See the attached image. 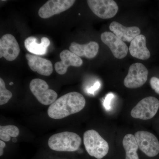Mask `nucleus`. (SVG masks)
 Segmentation results:
<instances>
[{
    "instance_id": "nucleus-1",
    "label": "nucleus",
    "mask_w": 159,
    "mask_h": 159,
    "mask_svg": "<svg viewBox=\"0 0 159 159\" xmlns=\"http://www.w3.org/2000/svg\"><path fill=\"white\" fill-rule=\"evenodd\" d=\"M85 104V99L82 94L70 92L59 97L49 106L48 115L52 119H64L80 111Z\"/></svg>"
},
{
    "instance_id": "nucleus-2",
    "label": "nucleus",
    "mask_w": 159,
    "mask_h": 159,
    "mask_svg": "<svg viewBox=\"0 0 159 159\" xmlns=\"http://www.w3.org/2000/svg\"><path fill=\"white\" fill-rule=\"evenodd\" d=\"M81 144V138L77 134L68 131L54 134L48 142L51 149L58 152L76 151Z\"/></svg>"
},
{
    "instance_id": "nucleus-3",
    "label": "nucleus",
    "mask_w": 159,
    "mask_h": 159,
    "mask_svg": "<svg viewBox=\"0 0 159 159\" xmlns=\"http://www.w3.org/2000/svg\"><path fill=\"white\" fill-rule=\"evenodd\" d=\"M83 141L86 150L91 156L101 159L108 153V143L97 131H86L84 134Z\"/></svg>"
},
{
    "instance_id": "nucleus-4",
    "label": "nucleus",
    "mask_w": 159,
    "mask_h": 159,
    "mask_svg": "<svg viewBox=\"0 0 159 159\" xmlns=\"http://www.w3.org/2000/svg\"><path fill=\"white\" fill-rule=\"evenodd\" d=\"M29 88L38 101L43 105H51L57 100V93L49 89L48 84L42 79L32 80L30 82Z\"/></svg>"
},
{
    "instance_id": "nucleus-5",
    "label": "nucleus",
    "mask_w": 159,
    "mask_h": 159,
    "mask_svg": "<svg viewBox=\"0 0 159 159\" xmlns=\"http://www.w3.org/2000/svg\"><path fill=\"white\" fill-rule=\"evenodd\" d=\"M159 108V100L153 97H145L132 110L131 116L135 119L148 120L153 118Z\"/></svg>"
},
{
    "instance_id": "nucleus-6",
    "label": "nucleus",
    "mask_w": 159,
    "mask_h": 159,
    "mask_svg": "<svg viewBox=\"0 0 159 159\" xmlns=\"http://www.w3.org/2000/svg\"><path fill=\"white\" fill-rule=\"evenodd\" d=\"M148 70L141 63L131 65L128 74L124 80V85L127 88L135 89L144 85L148 79Z\"/></svg>"
},
{
    "instance_id": "nucleus-7",
    "label": "nucleus",
    "mask_w": 159,
    "mask_h": 159,
    "mask_svg": "<svg viewBox=\"0 0 159 159\" xmlns=\"http://www.w3.org/2000/svg\"><path fill=\"white\" fill-rule=\"evenodd\" d=\"M139 147L147 156L154 157L159 153V142L157 137L145 131H139L135 134Z\"/></svg>"
},
{
    "instance_id": "nucleus-8",
    "label": "nucleus",
    "mask_w": 159,
    "mask_h": 159,
    "mask_svg": "<svg viewBox=\"0 0 159 159\" xmlns=\"http://www.w3.org/2000/svg\"><path fill=\"white\" fill-rule=\"evenodd\" d=\"M87 2L94 14L103 19L113 17L119 9L117 3L113 0H88Z\"/></svg>"
},
{
    "instance_id": "nucleus-9",
    "label": "nucleus",
    "mask_w": 159,
    "mask_h": 159,
    "mask_svg": "<svg viewBox=\"0 0 159 159\" xmlns=\"http://www.w3.org/2000/svg\"><path fill=\"white\" fill-rule=\"evenodd\" d=\"M75 2L74 0H50L40 8L39 15L42 18H49L68 10Z\"/></svg>"
},
{
    "instance_id": "nucleus-10",
    "label": "nucleus",
    "mask_w": 159,
    "mask_h": 159,
    "mask_svg": "<svg viewBox=\"0 0 159 159\" xmlns=\"http://www.w3.org/2000/svg\"><path fill=\"white\" fill-rule=\"evenodd\" d=\"M101 39L102 42L108 46L116 58L122 59L127 55L128 47L112 32H103L101 34Z\"/></svg>"
},
{
    "instance_id": "nucleus-11",
    "label": "nucleus",
    "mask_w": 159,
    "mask_h": 159,
    "mask_svg": "<svg viewBox=\"0 0 159 159\" xmlns=\"http://www.w3.org/2000/svg\"><path fill=\"white\" fill-rule=\"evenodd\" d=\"M18 43L12 34H7L0 39V58L4 57L8 61H13L20 54Z\"/></svg>"
},
{
    "instance_id": "nucleus-12",
    "label": "nucleus",
    "mask_w": 159,
    "mask_h": 159,
    "mask_svg": "<svg viewBox=\"0 0 159 159\" xmlns=\"http://www.w3.org/2000/svg\"><path fill=\"white\" fill-rule=\"evenodd\" d=\"M59 55L61 61L55 63L54 68L60 75L65 74L68 68L70 66L80 67L83 64V61L80 57L69 50H63Z\"/></svg>"
},
{
    "instance_id": "nucleus-13",
    "label": "nucleus",
    "mask_w": 159,
    "mask_h": 159,
    "mask_svg": "<svg viewBox=\"0 0 159 159\" xmlns=\"http://www.w3.org/2000/svg\"><path fill=\"white\" fill-rule=\"evenodd\" d=\"M25 56L31 70L45 76H50L53 73V65L49 60L29 54H26Z\"/></svg>"
},
{
    "instance_id": "nucleus-14",
    "label": "nucleus",
    "mask_w": 159,
    "mask_h": 159,
    "mask_svg": "<svg viewBox=\"0 0 159 159\" xmlns=\"http://www.w3.org/2000/svg\"><path fill=\"white\" fill-rule=\"evenodd\" d=\"M109 29L113 33L123 42H131L141 33V30L139 27H125L116 21L111 23Z\"/></svg>"
},
{
    "instance_id": "nucleus-15",
    "label": "nucleus",
    "mask_w": 159,
    "mask_h": 159,
    "mask_svg": "<svg viewBox=\"0 0 159 159\" xmlns=\"http://www.w3.org/2000/svg\"><path fill=\"white\" fill-rule=\"evenodd\" d=\"M146 41L145 35L140 34L131 42L129 49L133 57L142 60L150 57V51L146 47Z\"/></svg>"
},
{
    "instance_id": "nucleus-16",
    "label": "nucleus",
    "mask_w": 159,
    "mask_h": 159,
    "mask_svg": "<svg viewBox=\"0 0 159 159\" xmlns=\"http://www.w3.org/2000/svg\"><path fill=\"white\" fill-rule=\"evenodd\" d=\"M70 51L79 57H85L88 58H94L97 56L99 51V44L96 42L91 41L86 44H80L72 42L70 48Z\"/></svg>"
},
{
    "instance_id": "nucleus-17",
    "label": "nucleus",
    "mask_w": 159,
    "mask_h": 159,
    "mask_svg": "<svg viewBox=\"0 0 159 159\" xmlns=\"http://www.w3.org/2000/svg\"><path fill=\"white\" fill-rule=\"evenodd\" d=\"M50 43V40L45 37L41 39L40 43H38L37 39L33 36L27 38L25 41L26 49L30 53L36 55L45 54Z\"/></svg>"
},
{
    "instance_id": "nucleus-18",
    "label": "nucleus",
    "mask_w": 159,
    "mask_h": 159,
    "mask_svg": "<svg viewBox=\"0 0 159 159\" xmlns=\"http://www.w3.org/2000/svg\"><path fill=\"white\" fill-rule=\"evenodd\" d=\"M122 144L125 151V159H139L137 154L139 145L134 136L126 134L123 138Z\"/></svg>"
},
{
    "instance_id": "nucleus-19",
    "label": "nucleus",
    "mask_w": 159,
    "mask_h": 159,
    "mask_svg": "<svg viewBox=\"0 0 159 159\" xmlns=\"http://www.w3.org/2000/svg\"><path fill=\"white\" fill-rule=\"evenodd\" d=\"M19 134V129L15 125L0 126V139L2 141L9 142L10 141L11 137L16 138Z\"/></svg>"
},
{
    "instance_id": "nucleus-20",
    "label": "nucleus",
    "mask_w": 159,
    "mask_h": 159,
    "mask_svg": "<svg viewBox=\"0 0 159 159\" xmlns=\"http://www.w3.org/2000/svg\"><path fill=\"white\" fill-rule=\"evenodd\" d=\"M12 97V93L6 89L4 80L0 78V105L7 103Z\"/></svg>"
},
{
    "instance_id": "nucleus-21",
    "label": "nucleus",
    "mask_w": 159,
    "mask_h": 159,
    "mask_svg": "<svg viewBox=\"0 0 159 159\" xmlns=\"http://www.w3.org/2000/svg\"><path fill=\"white\" fill-rule=\"evenodd\" d=\"M115 97V95L112 93H109L106 96L103 101V106L107 110L109 111L111 109V103Z\"/></svg>"
},
{
    "instance_id": "nucleus-22",
    "label": "nucleus",
    "mask_w": 159,
    "mask_h": 159,
    "mask_svg": "<svg viewBox=\"0 0 159 159\" xmlns=\"http://www.w3.org/2000/svg\"><path fill=\"white\" fill-rule=\"evenodd\" d=\"M150 84L152 88L159 94V78L157 77H152L150 80Z\"/></svg>"
},
{
    "instance_id": "nucleus-23",
    "label": "nucleus",
    "mask_w": 159,
    "mask_h": 159,
    "mask_svg": "<svg viewBox=\"0 0 159 159\" xmlns=\"http://www.w3.org/2000/svg\"><path fill=\"white\" fill-rule=\"evenodd\" d=\"M100 86H101V84L99 81H97L93 86L91 87L88 89V93L89 94H94L95 92L99 89Z\"/></svg>"
},
{
    "instance_id": "nucleus-24",
    "label": "nucleus",
    "mask_w": 159,
    "mask_h": 159,
    "mask_svg": "<svg viewBox=\"0 0 159 159\" xmlns=\"http://www.w3.org/2000/svg\"><path fill=\"white\" fill-rule=\"evenodd\" d=\"M6 144L3 141H0V156H2L4 153V148L6 147Z\"/></svg>"
},
{
    "instance_id": "nucleus-25",
    "label": "nucleus",
    "mask_w": 159,
    "mask_h": 159,
    "mask_svg": "<svg viewBox=\"0 0 159 159\" xmlns=\"http://www.w3.org/2000/svg\"><path fill=\"white\" fill-rule=\"evenodd\" d=\"M12 142H15V143L17 142V139H16V138H14L12 139Z\"/></svg>"
},
{
    "instance_id": "nucleus-26",
    "label": "nucleus",
    "mask_w": 159,
    "mask_h": 159,
    "mask_svg": "<svg viewBox=\"0 0 159 159\" xmlns=\"http://www.w3.org/2000/svg\"><path fill=\"white\" fill-rule=\"evenodd\" d=\"M13 84V83L12 82H11L9 83V85H12V84Z\"/></svg>"
}]
</instances>
